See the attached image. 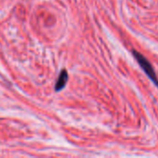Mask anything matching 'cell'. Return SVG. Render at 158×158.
<instances>
[{
    "label": "cell",
    "instance_id": "obj_1",
    "mask_svg": "<svg viewBox=\"0 0 158 158\" xmlns=\"http://www.w3.org/2000/svg\"><path fill=\"white\" fill-rule=\"evenodd\" d=\"M133 56L135 57V59L137 60V62L139 63V65L141 66V68L143 69V71L148 75V77L154 81V83L158 86V80L156 77V74L154 70L153 66L150 64V62L147 60L146 57H144L141 53L137 52V51H133Z\"/></svg>",
    "mask_w": 158,
    "mask_h": 158
},
{
    "label": "cell",
    "instance_id": "obj_2",
    "mask_svg": "<svg viewBox=\"0 0 158 158\" xmlns=\"http://www.w3.org/2000/svg\"><path fill=\"white\" fill-rule=\"evenodd\" d=\"M67 81H68V73H67L65 70H62V72L60 73L59 78H58V80H57V81H56V91L61 90V89L65 86Z\"/></svg>",
    "mask_w": 158,
    "mask_h": 158
}]
</instances>
